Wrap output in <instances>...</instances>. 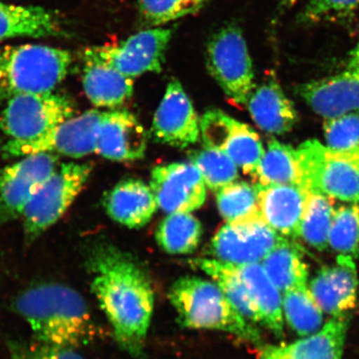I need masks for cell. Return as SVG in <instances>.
<instances>
[{
  "label": "cell",
  "mask_w": 359,
  "mask_h": 359,
  "mask_svg": "<svg viewBox=\"0 0 359 359\" xmlns=\"http://www.w3.org/2000/svg\"><path fill=\"white\" fill-rule=\"evenodd\" d=\"M91 289L117 344L133 358L143 353L154 313L155 294L143 269L128 255L104 245L90 259Z\"/></svg>",
  "instance_id": "6da1fadb"
},
{
  "label": "cell",
  "mask_w": 359,
  "mask_h": 359,
  "mask_svg": "<svg viewBox=\"0 0 359 359\" xmlns=\"http://www.w3.org/2000/svg\"><path fill=\"white\" fill-rule=\"evenodd\" d=\"M15 309L40 344L76 349L97 335L83 297L67 285L41 283L30 287L16 299Z\"/></svg>",
  "instance_id": "7a4b0ae2"
},
{
  "label": "cell",
  "mask_w": 359,
  "mask_h": 359,
  "mask_svg": "<svg viewBox=\"0 0 359 359\" xmlns=\"http://www.w3.org/2000/svg\"><path fill=\"white\" fill-rule=\"evenodd\" d=\"M168 297L182 327L224 332L252 344H262L256 325L238 313L215 282L183 276L172 285Z\"/></svg>",
  "instance_id": "3957f363"
},
{
  "label": "cell",
  "mask_w": 359,
  "mask_h": 359,
  "mask_svg": "<svg viewBox=\"0 0 359 359\" xmlns=\"http://www.w3.org/2000/svg\"><path fill=\"white\" fill-rule=\"evenodd\" d=\"M69 51L43 44L0 46V103L25 94L50 93L67 76Z\"/></svg>",
  "instance_id": "277c9868"
},
{
  "label": "cell",
  "mask_w": 359,
  "mask_h": 359,
  "mask_svg": "<svg viewBox=\"0 0 359 359\" xmlns=\"http://www.w3.org/2000/svg\"><path fill=\"white\" fill-rule=\"evenodd\" d=\"M302 187L332 200L359 203V148L335 150L316 140L297 149Z\"/></svg>",
  "instance_id": "5b68a950"
},
{
  "label": "cell",
  "mask_w": 359,
  "mask_h": 359,
  "mask_svg": "<svg viewBox=\"0 0 359 359\" xmlns=\"http://www.w3.org/2000/svg\"><path fill=\"white\" fill-rule=\"evenodd\" d=\"M205 65L233 103L247 105L256 83L249 48L238 26H224L212 35L205 47Z\"/></svg>",
  "instance_id": "8992f818"
},
{
  "label": "cell",
  "mask_w": 359,
  "mask_h": 359,
  "mask_svg": "<svg viewBox=\"0 0 359 359\" xmlns=\"http://www.w3.org/2000/svg\"><path fill=\"white\" fill-rule=\"evenodd\" d=\"M92 169L89 163H66L44 182L21 216L27 242H34L65 215L83 190Z\"/></svg>",
  "instance_id": "52a82bcc"
},
{
  "label": "cell",
  "mask_w": 359,
  "mask_h": 359,
  "mask_svg": "<svg viewBox=\"0 0 359 359\" xmlns=\"http://www.w3.org/2000/svg\"><path fill=\"white\" fill-rule=\"evenodd\" d=\"M73 116V104L62 94H25L6 101L0 113V132L8 141L35 140Z\"/></svg>",
  "instance_id": "ba28073f"
},
{
  "label": "cell",
  "mask_w": 359,
  "mask_h": 359,
  "mask_svg": "<svg viewBox=\"0 0 359 359\" xmlns=\"http://www.w3.org/2000/svg\"><path fill=\"white\" fill-rule=\"evenodd\" d=\"M174 30L163 26L148 28L117 43L88 47L83 60L103 63L132 79L149 72L160 73Z\"/></svg>",
  "instance_id": "9c48e42d"
},
{
  "label": "cell",
  "mask_w": 359,
  "mask_h": 359,
  "mask_svg": "<svg viewBox=\"0 0 359 359\" xmlns=\"http://www.w3.org/2000/svg\"><path fill=\"white\" fill-rule=\"evenodd\" d=\"M103 112L89 110L69 118L48 133L32 141H7L2 147L6 157L21 158L37 153H52L73 159L96 153Z\"/></svg>",
  "instance_id": "30bf717a"
},
{
  "label": "cell",
  "mask_w": 359,
  "mask_h": 359,
  "mask_svg": "<svg viewBox=\"0 0 359 359\" xmlns=\"http://www.w3.org/2000/svg\"><path fill=\"white\" fill-rule=\"evenodd\" d=\"M295 93L328 119L359 111V39L337 73L297 85Z\"/></svg>",
  "instance_id": "8fae6325"
},
{
  "label": "cell",
  "mask_w": 359,
  "mask_h": 359,
  "mask_svg": "<svg viewBox=\"0 0 359 359\" xmlns=\"http://www.w3.org/2000/svg\"><path fill=\"white\" fill-rule=\"evenodd\" d=\"M200 131L205 147L221 151L245 174L255 176L264 148L259 134L252 127L224 111L210 109L201 116Z\"/></svg>",
  "instance_id": "7c38bea8"
},
{
  "label": "cell",
  "mask_w": 359,
  "mask_h": 359,
  "mask_svg": "<svg viewBox=\"0 0 359 359\" xmlns=\"http://www.w3.org/2000/svg\"><path fill=\"white\" fill-rule=\"evenodd\" d=\"M58 168V155L37 153L0 171V224L20 218L25 208Z\"/></svg>",
  "instance_id": "4fadbf2b"
},
{
  "label": "cell",
  "mask_w": 359,
  "mask_h": 359,
  "mask_svg": "<svg viewBox=\"0 0 359 359\" xmlns=\"http://www.w3.org/2000/svg\"><path fill=\"white\" fill-rule=\"evenodd\" d=\"M283 238L259 215L224 224L212 238L209 252L217 261L233 266L261 264Z\"/></svg>",
  "instance_id": "5bb4252c"
},
{
  "label": "cell",
  "mask_w": 359,
  "mask_h": 359,
  "mask_svg": "<svg viewBox=\"0 0 359 359\" xmlns=\"http://www.w3.org/2000/svg\"><path fill=\"white\" fill-rule=\"evenodd\" d=\"M150 187L158 207L168 215L197 211L207 198V187L199 170L191 162L154 168Z\"/></svg>",
  "instance_id": "9a60e30c"
},
{
  "label": "cell",
  "mask_w": 359,
  "mask_h": 359,
  "mask_svg": "<svg viewBox=\"0 0 359 359\" xmlns=\"http://www.w3.org/2000/svg\"><path fill=\"white\" fill-rule=\"evenodd\" d=\"M151 132L156 141L177 148H187L199 141V116L178 80L168 84Z\"/></svg>",
  "instance_id": "2e32d148"
},
{
  "label": "cell",
  "mask_w": 359,
  "mask_h": 359,
  "mask_svg": "<svg viewBox=\"0 0 359 359\" xmlns=\"http://www.w3.org/2000/svg\"><path fill=\"white\" fill-rule=\"evenodd\" d=\"M323 313L341 318L355 306L358 276L353 257L339 255L337 263L316 273L309 287Z\"/></svg>",
  "instance_id": "e0dca14e"
},
{
  "label": "cell",
  "mask_w": 359,
  "mask_h": 359,
  "mask_svg": "<svg viewBox=\"0 0 359 359\" xmlns=\"http://www.w3.org/2000/svg\"><path fill=\"white\" fill-rule=\"evenodd\" d=\"M148 135L133 114L124 110L103 112L96 153L106 159L131 162L144 158Z\"/></svg>",
  "instance_id": "ac0fdd59"
},
{
  "label": "cell",
  "mask_w": 359,
  "mask_h": 359,
  "mask_svg": "<svg viewBox=\"0 0 359 359\" xmlns=\"http://www.w3.org/2000/svg\"><path fill=\"white\" fill-rule=\"evenodd\" d=\"M256 186L264 221L283 238L299 237L309 192L302 186Z\"/></svg>",
  "instance_id": "d6986e66"
},
{
  "label": "cell",
  "mask_w": 359,
  "mask_h": 359,
  "mask_svg": "<svg viewBox=\"0 0 359 359\" xmlns=\"http://www.w3.org/2000/svg\"><path fill=\"white\" fill-rule=\"evenodd\" d=\"M348 320L334 318L316 334L289 344L266 346L259 359H341Z\"/></svg>",
  "instance_id": "ffe728a7"
},
{
  "label": "cell",
  "mask_w": 359,
  "mask_h": 359,
  "mask_svg": "<svg viewBox=\"0 0 359 359\" xmlns=\"http://www.w3.org/2000/svg\"><path fill=\"white\" fill-rule=\"evenodd\" d=\"M104 207L111 219L129 229L143 228L159 208L151 187L137 179L118 183L106 195Z\"/></svg>",
  "instance_id": "44dd1931"
},
{
  "label": "cell",
  "mask_w": 359,
  "mask_h": 359,
  "mask_svg": "<svg viewBox=\"0 0 359 359\" xmlns=\"http://www.w3.org/2000/svg\"><path fill=\"white\" fill-rule=\"evenodd\" d=\"M65 34V22L57 11L41 6L0 2V41L18 37L46 39Z\"/></svg>",
  "instance_id": "7402d4cb"
},
{
  "label": "cell",
  "mask_w": 359,
  "mask_h": 359,
  "mask_svg": "<svg viewBox=\"0 0 359 359\" xmlns=\"http://www.w3.org/2000/svg\"><path fill=\"white\" fill-rule=\"evenodd\" d=\"M245 106L257 127L266 133H287L299 119L294 103L273 76L256 87Z\"/></svg>",
  "instance_id": "603a6c76"
},
{
  "label": "cell",
  "mask_w": 359,
  "mask_h": 359,
  "mask_svg": "<svg viewBox=\"0 0 359 359\" xmlns=\"http://www.w3.org/2000/svg\"><path fill=\"white\" fill-rule=\"evenodd\" d=\"M233 266L259 311L261 325L276 337L283 334V295L261 264Z\"/></svg>",
  "instance_id": "cb8c5ba5"
},
{
  "label": "cell",
  "mask_w": 359,
  "mask_h": 359,
  "mask_svg": "<svg viewBox=\"0 0 359 359\" xmlns=\"http://www.w3.org/2000/svg\"><path fill=\"white\" fill-rule=\"evenodd\" d=\"M83 87L90 102L98 108L120 107L133 95V79L96 61L83 60Z\"/></svg>",
  "instance_id": "d4e9b609"
},
{
  "label": "cell",
  "mask_w": 359,
  "mask_h": 359,
  "mask_svg": "<svg viewBox=\"0 0 359 359\" xmlns=\"http://www.w3.org/2000/svg\"><path fill=\"white\" fill-rule=\"evenodd\" d=\"M269 280L282 294L306 287L308 266L299 248L285 238L269 252L261 263Z\"/></svg>",
  "instance_id": "484cf974"
},
{
  "label": "cell",
  "mask_w": 359,
  "mask_h": 359,
  "mask_svg": "<svg viewBox=\"0 0 359 359\" xmlns=\"http://www.w3.org/2000/svg\"><path fill=\"white\" fill-rule=\"evenodd\" d=\"M196 268L204 271L223 290L238 313L252 325L261 323L259 311L244 283L230 264L222 263L215 259H196L190 261Z\"/></svg>",
  "instance_id": "4316f807"
},
{
  "label": "cell",
  "mask_w": 359,
  "mask_h": 359,
  "mask_svg": "<svg viewBox=\"0 0 359 359\" xmlns=\"http://www.w3.org/2000/svg\"><path fill=\"white\" fill-rule=\"evenodd\" d=\"M252 178L261 186H302L297 150L276 139L269 141Z\"/></svg>",
  "instance_id": "83f0119b"
},
{
  "label": "cell",
  "mask_w": 359,
  "mask_h": 359,
  "mask_svg": "<svg viewBox=\"0 0 359 359\" xmlns=\"http://www.w3.org/2000/svg\"><path fill=\"white\" fill-rule=\"evenodd\" d=\"M203 226L192 212L169 214L156 231L161 249L170 255L192 254L199 247Z\"/></svg>",
  "instance_id": "f1b7e54d"
},
{
  "label": "cell",
  "mask_w": 359,
  "mask_h": 359,
  "mask_svg": "<svg viewBox=\"0 0 359 359\" xmlns=\"http://www.w3.org/2000/svg\"><path fill=\"white\" fill-rule=\"evenodd\" d=\"M283 313L290 327L302 337L316 334L323 325V311L308 285L283 294Z\"/></svg>",
  "instance_id": "f546056e"
},
{
  "label": "cell",
  "mask_w": 359,
  "mask_h": 359,
  "mask_svg": "<svg viewBox=\"0 0 359 359\" xmlns=\"http://www.w3.org/2000/svg\"><path fill=\"white\" fill-rule=\"evenodd\" d=\"M334 212V200L320 194L309 193L299 237L316 250L327 249Z\"/></svg>",
  "instance_id": "4dcf8cb0"
},
{
  "label": "cell",
  "mask_w": 359,
  "mask_h": 359,
  "mask_svg": "<svg viewBox=\"0 0 359 359\" xmlns=\"http://www.w3.org/2000/svg\"><path fill=\"white\" fill-rule=\"evenodd\" d=\"M217 205L226 223L244 221L259 216L256 184L233 182L217 192Z\"/></svg>",
  "instance_id": "1f68e13d"
},
{
  "label": "cell",
  "mask_w": 359,
  "mask_h": 359,
  "mask_svg": "<svg viewBox=\"0 0 359 359\" xmlns=\"http://www.w3.org/2000/svg\"><path fill=\"white\" fill-rule=\"evenodd\" d=\"M190 162L199 170L205 187L214 192H218L238 178L237 164L228 155L216 149L205 147L193 151Z\"/></svg>",
  "instance_id": "d6a6232c"
},
{
  "label": "cell",
  "mask_w": 359,
  "mask_h": 359,
  "mask_svg": "<svg viewBox=\"0 0 359 359\" xmlns=\"http://www.w3.org/2000/svg\"><path fill=\"white\" fill-rule=\"evenodd\" d=\"M210 0H137L139 14L148 28L160 27L199 13Z\"/></svg>",
  "instance_id": "836d02e7"
},
{
  "label": "cell",
  "mask_w": 359,
  "mask_h": 359,
  "mask_svg": "<svg viewBox=\"0 0 359 359\" xmlns=\"http://www.w3.org/2000/svg\"><path fill=\"white\" fill-rule=\"evenodd\" d=\"M328 247L340 255L359 257V207L341 205L335 210Z\"/></svg>",
  "instance_id": "e575fe53"
},
{
  "label": "cell",
  "mask_w": 359,
  "mask_h": 359,
  "mask_svg": "<svg viewBox=\"0 0 359 359\" xmlns=\"http://www.w3.org/2000/svg\"><path fill=\"white\" fill-rule=\"evenodd\" d=\"M359 8V0H308L297 15L302 25L341 23L351 20Z\"/></svg>",
  "instance_id": "d590c367"
},
{
  "label": "cell",
  "mask_w": 359,
  "mask_h": 359,
  "mask_svg": "<svg viewBox=\"0 0 359 359\" xmlns=\"http://www.w3.org/2000/svg\"><path fill=\"white\" fill-rule=\"evenodd\" d=\"M323 133L327 147L335 150L359 148V111L325 119Z\"/></svg>",
  "instance_id": "8d00e7d4"
},
{
  "label": "cell",
  "mask_w": 359,
  "mask_h": 359,
  "mask_svg": "<svg viewBox=\"0 0 359 359\" xmlns=\"http://www.w3.org/2000/svg\"><path fill=\"white\" fill-rule=\"evenodd\" d=\"M11 359H85L76 349L47 346L39 341L15 344L11 346Z\"/></svg>",
  "instance_id": "74e56055"
},
{
  "label": "cell",
  "mask_w": 359,
  "mask_h": 359,
  "mask_svg": "<svg viewBox=\"0 0 359 359\" xmlns=\"http://www.w3.org/2000/svg\"><path fill=\"white\" fill-rule=\"evenodd\" d=\"M299 1V0H280V9H289Z\"/></svg>",
  "instance_id": "f35d334b"
}]
</instances>
